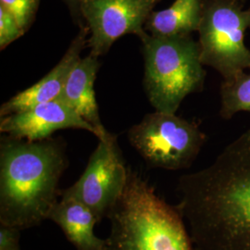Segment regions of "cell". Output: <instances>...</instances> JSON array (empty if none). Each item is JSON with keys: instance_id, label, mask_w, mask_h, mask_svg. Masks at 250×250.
Returning <instances> with one entry per match:
<instances>
[{"instance_id": "obj_1", "label": "cell", "mask_w": 250, "mask_h": 250, "mask_svg": "<svg viewBox=\"0 0 250 250\" xmlns=\"http://www.w3.org/2000/svg\"><path fill=\"white\" fill-rule=\"evenodd\" d=\"M176 205L197 250H250V128L178 180Z\"/></svg>"}, {"instance_id": "obj_2", "label": "cell", "mask_w": 250, "mask_h": 250, "mask_svg": "<svg viewBox=\"0 0 250 250\" xmlns=\"http://www.w3.org/2000/svg\"><path fill=\"white\" fill-rule=\"evenodd\" d=\"M68 160L62 140L27 141L5 135L0 144V224L21 230L47 220L59 201Z\"/></svg>"}, {"instance_id": "obj_3", "label": "cell", "mask_w": 250, "mask_h": 250, "mask_svg": "<svg viewBox=\"0 0 250 250\" xmlns=\"http://www.w3.org/2000/svg\"><path fill=\"white\" fill-rule=\"evenodd\" d=\"M107 218L110 232L104 250H197L177 207L130 167L125 190Z\"/></svg>"}, {"instance_id": "obj_4", "label": "cell", "mask_w": 250, "mask_h": 250, "mask_svg": "<svg viewBox=\"0 0 250 250\" xmlns=\"http://www.w3.org/2000/svg\"><path fill=\"white\" fill-rule=\"evenodd\" d=\"M144 87L155 110L176 113L184 99L204 89L207 72L192 36H156L145 32Z\"/></svg>"}, {"instance_id": "obj_5", "label": "cell", "mask_w": 250, "mask_h": 250, "mask_svg": "<svg viewBox=\"0 0 250 250\" xmlns=\"http://www.w3.org/2000/svg\"><path fill=\"white\" fill-rule=\"evenodd\" d=\"M244 6L241 0H204L198 29L200 59L223 80L250 71V49L245 44L250 29V9Z\"/></svg>"}, {"instance_id": "obj_6", "label": "cell", "mask_w": 250, "mask_h": 250, "mask_svg": "<svg viewBox=\"0 0 250 250\" xmlns=\"http://www.w3.org/2000/svg\"><path fill=\"white\" fill-rule=\"evenodd\" d=\"M128 139L150 167L179 170L196 161L207 135L196 122L155 110L129 130Z\"/></svg>"}, {"instance_id": "obj_7", "label": "cell", "mask_w": 250, "mask_h": 250, "mask_svg": "<svg viewBox=\"0 0 250 250\" xmlns=\"http://www.w3.org/2000/svg\"><path fill=\"white\" fill-rule=\"evenodd\" d=\"M83 174L62 196L73 197L87 206L101 222L116 204L125 190L128 167L125 166L115 135L99 139Z\"/></svg>"}, {"instance_id": "obj_8", "label": "cell", "mask_w": 250, "mask_h": 250, "mask_svg": "<svg viewBox=\"0 0 250 250\" xmlns=\"http://www.w3.org/2000/svg\"><path fill=\"white\" fill-rule=\"evenodd\" d=\"M161 0H80V13L87 22L90 55L107 53L126 35L141 36L153 9Z\"/></svg>"}, {"instance_id": "obj_9", "label": "cell", "mask_w": 250, "mask_h": 250, "mask_svg": "<svg viewBox=\"0 0 250 250\" xmlns=\"http://www.w3.org/2000/svg\"><path fill=\"white\" fill-rule=\"evenodd\" d=\"M82 129L99 137L97 129L79 116L61 99L1 117L0 132L9 137L27 141H41L63 129Z\"/></svg>"}, {"instance_id": "obj_10", "label": "cell", "mask_w": 250, "mask_h": 250, "mask_svg": "<svg viewBox=\"0 0 250 250\" xmlns=\"http://www.w3.org/2000/svg\"><path fill=\"white\" fill-rule=\"evenodd\" d=\"M88 26L81 27L66 53L53 69L31 87L23 90L5 102L0 108V117L35 107L38 104L59 99L69 74L81 59V53L87 45Z\"/></svg>"}, {"instance_id": "obj_11", "label": "cell", "mask_w": 250, "mask_h": 250, "mask_svg": "<svg viewBox=\"0 0 250 250\" xmlns=\"http://www.w3.org/2000/svg\"><path fill=\"white\" fill-rule=\"evenodd\" d=\"M99 67V58L90 54L85 58H81L69 74L59 99L62 100L79 116L94 126L99 132L98 138L101 139L108 132L100 120L94 90Z\"/></svg>"}, {"instance_id": "obj_12", "label": "cell", "mask_w": 250, "mask_h": 250, "mask_svg": "<svg viewBox=\"0 0 250 250\" xmlns=\"http://www.w3.org/2000/svg\"><path fill=\"white\" fill-rule=\"evenodd\" d=\"M47 220L59 225L77 250H104L106 240L98 237L94 228L98 222L87 206L73 197L62 195Z\"/></svg>"}, {"instance_id": "obj_13", "label": "cell", "mask_w": 250, "mask_h": 250, "mask_svg": "<svg viewBox=\"0 0 250 250\" xmlns=\"http://www.w3.org/2000/svg\"><path fill=\"white\" fill-rule=\"evenodd\" d=\"M204 8V0H174L172 5L153 11L146 22L152 36H191L198 32Z\"/></svg>"}, {"instance_id": "obj_14", "label": "cell", "mask_w": 250, "mask_h": 250, "mask_svg": "<svg viewBox=\"0 0 250 250\" xmlns=\"http://www.w3.org/2000/svg\"><path fill=\"white\" fill-rule=\"evenodd\" d=\"M220 115L230 120L240 111L250 113V71L243 72L229 80H223L220 86Z\"/></svg>"}, {"instance_id": "obj_15", "label": "cell", "mask_w": 250, "mask_h": 250, "mask_svg": "<svg viewBox=\"0 0 250 250\" xmlns=\"http://www.w3.org/2000/svg\"><path fill=\"white\" fill-rule=\"evenodd\" d=\"M40 0H0V6L9 11L26 33L33 23Z\"/></svg>"}, {"instance_id": "obj_16", "label": "cell", "mask_w": 250, "mask_h": 250, "mask_svg": "<svg viewBox=\"0 0 250 250\" xmlns=\"http://www.w3.org/2000/svg\"><path fill=\"white\" fill-rule=\"evenodd\" d=\"M24 31L20 26L15 17L0 6V48L5 49L9 44L22 36Z\"/></svg>"}, {"instance_id": "obj_17", "label": "cell", "mask_w": 250, "mask_h": 250, "mask_svg": "<svg viewBox=\"0 0 250 250\" xmlns=\"http://www.w3.org/2000/svg\"><path fill=\"white\" fill-rule=\"evenodd\" d=\"M21 230L1 225L0 226V250H20Z\"/></svg>"}, {"instance_id": "obj_18", "label": "cell", "mask_w": 250, "mask_h": 250, "mask_svg": "<svg viewBox=\"0 0 250 250\" xmlns=\"http://www.w3.org/2000/svg\"><path fill=\"white\" fill-rule=\"evenodd\" d=\"M72 13H80V0H65ZM81 14V13H80Z\"/></svg>"}, {"instance_id": "obj_19", "label": "cell", "mask_w": 250, "mask_h": 250, "mask_svg": "<svg viewBox=\"0 0 250 250\" xmlns=\"http://www.w3.org/2000/svg\"><path fill=\"white\" fill-rule=\"evenodd\" d=\"M242 2H244V3H245V2H246V0H241Z\"/></svg>"}]
</instances>
